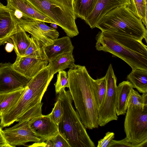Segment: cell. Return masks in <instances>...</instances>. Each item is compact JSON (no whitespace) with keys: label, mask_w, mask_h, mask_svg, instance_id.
I'll use <instances>...</instances> for the list:
<instances>
[{"label":"cell","mask_w":147,"mask_h":147,"mask_svg":"<svg viewBox=\"0 0 147 147\" xmlns=\"http://www.w3.org/2000/svg\"><path fill=\"white\" fill-rule=\"evenodd\" d=\"M115 137V134L113 132H108L102 138L98 141L97 147H107L111 140Z\"/></svg>","instance_id":"cell-32"},{"label":"cell","mask_w":147,"mask_h":147,"mask_svg":"<svg viewBox=\"0 0 147 147\" xmlns=\"http://www.w3.org/2000/svg\"><path fill=\"white\" fill-rule=\"evenodd\" d=\"M7 5L20 11L26 18L53 23L55 22L46 16L40 13L31 6L26 0H7Z\"/></svg>","instance_id":"cell-16"},{"label":"cell","mask_w":147,"mask_h":147,"mask_svg":"<svg viewBox=\"0 0 147 147\" xmlns=\"http://www.w3.org/2000/svg\"><path fill=\"white\" fill-rule=\"evenodd\" d=\"M2 114L0 112V120L1 119V118Z\"/></svg>","instance_id":"cell-36"},{"label":"cell","mask_w":147,"mask_h":147,"mask_svg":"<svg viewBox=\"0 0 147 147\" xmlns=\"http://www.w3.org/2000/svg\"><path fill=\"white\" fill-rule=\"evenodd\" d=\"M63 113L62 107L59 100L57 99L51 112L48 115L50 118L58 125L62 117Z\"/></svg>","instance_id":"cell-29"},{"label":"cell","mask_w":147,"mask_h":147,"mask_svg":"<svg viewBox=\"0 0 147 147\" xmlns=\"http://www.w3.org/2000/svg\"><path fill=\"white\" fill-rule=\"evenodd\" d=\"M132 105L139 106L142 107H147V95H140L133 88L130 91L127 102V108Z\"/></svg>","instance_id":"cell-27"},{"label":"cell","mask_w":147,"mask_h":147,"mask_svg":"<svg viewBox=\"0 0 147 147\" xmlns=\"http://www.w3.org/2000/svg\"><path fill=\"white\" fill-rule=\"evenodd\" d=\"M126 7L133 14L142 20L147 29L146 0H129V4Z\"/></svg>","instance_id":"cell-24"},{"label":"cell","mask_w":147,"mask_h":147,"mask_svg":"<svg viewBox=\"0 0 147 147\" xmlns=\"http://www.w3.org/2000/svg\"><path fill=\"white\" fill-rule=\"evenodd\" d=\"M57 99L63 110L62 117L57 125L59 133L70 147H95L78 113L73 108V99L69 90L61 89Z\"/></svg>","instance_id":"cell-4"},{"label":"cell","mask_w":147,"mask_h":147,"mask_svg":"<svg viewBox=\"0 0 147 147\" xmlns=\"http://www.w3.org/2000/svg\"><path fill=\"white\" fill-rule=\"evenodd\" d=\"M134 88L133 85L128 80L123 81L117 86L116 112L117 116L126 113L128 97L131 90Z\"/></svg>","instance_id":"cell-18"},{"label":"cell","mask_w":147,"mask_h":147,"mask_svg":"<svg viewBox=\"0 0 147 147\" xmlns=\"http://www.w3.org/2000/svg\"><path fill=\"white\" fill-rule=\"evenodd\" d=\"M107 147H137V146L128 141L125 137L119 140H112Z\"/></svg>","instance_id":"cell-30"},{"label":"cell","mask_w":147,"mask_h":147,"mask_svg":"<svg viewBox=\"0 0 147 147\" xmlns=\"http://www.w3.org/2000/svg\"><path fill=\"white\" fill-rule=\"evenodd\" d=\"M54 75L48 65L30 81L18 102L2 114L0 127H8L14 122L29 121L42 115L41 100Z\"/></svg>","instance_id":"cell-1"},{"label":"cell","mask_w":147,"mask_h":147,"mask_svg":"<svg viewBox=\"0 0 147 147\" xmlns=\"http://www.w3.org/2000/svg\"><path fill=\"white\" fill-rule=\"evenodd\" d=\"M53 43L45 47L46 55L49 61L61 54L73 52L74 47L68 36L53 40Z\"/></svg>","instance_id":"cell-17"},{"label":"cell","mask_w":147,"mask_h":147,"mask_svg":"<svg viewBox=\"0 0 147 147\" xmlns=\"http://www.w3.org/2000/svg\"><path fill=\"white\" fill-rule=\"evenodd\" d=\"M95 28L101 31L128 36L147 42V30L142 20L131 12L126 6L115 8L99 21Z\"/></svg>","instance_id":"cell-5"},{"label":"cell","mask_w":147,"mask_h":147,"mask_svg":"<svg viewBox=\"0 0 147 147\" xmlns=\"http://www.w3.org/2000/svg\"><path fill=\"white\" fill-rule=\"evenodd\" d=\"M92 86L95 100L98 110L104 100L107 90L105 77L96 80L92 79Z\"/></svg>","instance_id":"cell-25"},{"label":"cell","mask_w":147,"mask_h":147,"mask_svg":"<svg viewBox=\"0 0 147 147\" xmlns=\"http://www.w3.org/2000/svg\"><path fill=\"white\" fill-rule=\"evenodd\" d=\"M51 140L53 147H70L67 141L59 133Z\"/></svg>","instance_id":"cell-31"},{"label":"cell","mask_w":147,"mask_h":147,"mask_svg":"<svg viewBox=\"0 0 147 147\" xmlns=\"http://www.w3.org/2000/svg\"><path fill=\"white\" fill-rule=\"evenodd\" d=\"M33 8L60 27L72 38L79 32L76 23L74 0H26Z\"/></svg>","instance_id":"cell-6"},{"label":"cell","mask_w":147,"mask_h":147,"mask_svg":"<svg viewBox=\"0 0 147 147\" xmlns=\"http://www.w3.org/2000/svg\"><path fill=\"white\" fill-rule=\"evenodd\" d=\"M31 79L16 71L10 63H0V94L24 88Z\"/></svg>","instance_id":"cell-10"},{"label":"cell","mask_w":147,"mask_h":147,"mask_svg":"<svg viewBox=\"0 0 147 147\" xmlns=\"http://www.w3.org/2000/svg\"><path fill=\"white\" fill-rule=\"evenodd\" d=\"M49 61L31 56H17L13 67L22 75L32 79L47 66Z\"/></svg>","instance_id":"cell-13"},{"label":"cell","mask_w":147,"mask_h":147,"mask_svg":"<svg viewBox=\"0 0 147 147\" xmlns=\"http://www.w3.org/2000/svg\"><path fill=\"white\" fill-rule=\"evenodd\" d=\"M129 0H98L93 11L84 21L92 29L100 20L112 9L121 6H127Z\"/></svg>","instance_id":"cell-14"},{"label":"cell","mask_w":147,"mask_h":147,"mask_svg":"<svg viewBox=\"0 0 147 147\" xmlns=\"http://www.w3.org/2000/svg\"><path fill=\"white\" fill-rule=\"evenodd\" d=\"M124 131L127 140L137 147H147V107H127Z\"/></svg>","instance_id":"cell-7"},{"label":"cell","mask_w":147,"mask_h":147,"mask_svg":"<svg viewBox=\"0 0 147 147\" xmlns=\"http://www.w3.org/2000/svg\"><path fill=\"white\" fill-rule=\"evenodd\" d=\"M28 121L18 122L11 127L3 130V136L11 147L25 145L29 142H36L41 141L31 129Z\"/></svg>","instance_id":"cell-11"},{"label":"cell","mask_w":147,"mask_h":147,"mask_svg":"<svg viewBox=\"0 0 147 147\" xmlns=\"http://www.w3.org/2000/svg\"><path fill=\"white\" fill-rule=\"evenodd\" d=\"M55 91L57 94H59L62 88H69V82L66 72L63 70L58 72L57 80L54 84Z\"/></svg>","instance_id":"cell-28"},{"label":"cell","mask_w":147,"mask_h":147,"mask_svg":"<svg viewBox=\"0 0 147 147\" xmlns=\"http://www.w3.org/2000/svg\"><path fill=\"white\" fill-rule=\"evenodd\" d=\"M98 0H74V6L76 17L84 20L93 11Z\"/></svg>","instance_id":"cell-22"},{"label":"cell","mask_w":147,"mask_h":147,"mask_svg":"<svg viewBox=\"0 0 147 147\" xmlns=\"http://www.w3.org/2000/svg\"><path fill=\"white\" fill-rule=\"evenodd\" d=\"M2 128L0 126V147H11L3 136Z\"/></svg>","instance_id":"cell-34"},{"label":"cell","mask_w":147,"mask_h":147,"mask_svg":"<svg viewBox=\"0 0 147 147\" xmlns=\"http://www.w3.org/2000/svg\"><path fill=\"white\" fill-rule=\"evenodd\" d=\"M10 39L13 42L17 55L24 56L31 41L29 36L17 24L16 31Z\"/></svg>","instance_id":"cell-19"},{"label":"cell","mask_w":147,"mask_h":147,"mask_svg":"<svg viewBox=\"0 0 147 147\" xmlns=\"http://www.w3.org/2000/svg\"><path fill=\"white\" fill-rule=\"evenodd\" d=\"M25 88L0 94V112L2 114L16 103L22 95Z\"/></svg>","instance_id":"cell-23"},{"label":"cell","mask_w":147,"mask_h":147,"mask_svg":"<svg viewBox=\"0 0 147 147\" xmlns=\"http://www.w3.org/2000/svg\"><path fill=\"white\" fill-rule=\"evenodd\" d=\"M16 22L26 32L45 46L53 44V40L57 38L59 35L56 29L41 21L23 17Z\"/></svg>","instance_id":"cell-9"},{"label":"cell","mask_w":147,"mask_h":147,"mask_svg":"<svg viewBox=\"0 0 147 147\" xmlns=\"http://www.w3.org/2000/svg\"><path fill=\"white\" fill-rule=\"evenodd\" d=\"M95 38L97 50L120 58L132 70H147V47L142 41L125 35L101 31Z\"/></svg>","instance_id":"cell-3"},{"label":"cell","mask_w":147,"mask_h":147,"mask_svg":"<svg viewBox=\"0 0 147 147\" xmlns=\"http://www.w3.org/2000/svg\"><path fill=\"white\" fill-rule=\"evenodd\" d=\"M107 81V90L102 104L98 110V124L104 126L110 122L117 120L116 112L117 103V78L112 65L109 66L105 76Z\"/></svg>","instance_id":"cell-8"},{"label":"cell","mask_w":147,"mask_h":147,"mask_svg":"<svg viewBox=\"0 0 147 147\" xmlns=\"http://www.w3.org/2000/svg\"><path fill=\"white\" fill-rule=\"evenodd\" d=\"M40 141L38 142L33 144L29 146L35 147V146H41V147H53V143L51 140H48L46 141Z\"/></svg>","instance_id":"cell-33"},{"label":"cell","mask_w":147,"mask_h":147,"mask_svg":"<svg viewBox=\"0 0 147 147\" xmlns=\"http://www.w3.org/2000/svg\"><path fill=\"white\" fill-rule=\"evenodd\" d=\"M29 125L40 141L51 140L59 133L57 124L48 115L34 117L28 121Z\"/></svg>","instance_id":"cell-12"},{"label":"cell","mask_w":147,"mask_h":147,"mask_svg":"<svg viewBox=\"0 0 147 147\" xmlns=\"http://www.w3.org/2000/svg\"><path fill=\"white\" fill-rule=\"evenodd\" d=\"M17 24L7 6L0 2V46L9 40L16 32Z\"/></svg>","instance_id":"cell-15"},{"label":"cell","mask_w":147,"mask_h":147,"mask_svg":"<svg viewBox=\"0 0 147 147\" xmlns=\"http://www.w3.org/2000/svg\"><path fill=\"white\" fill-rule=\"evenodd\" d=\"M31 39L30 43L24 56H31L42 59H48L45 51V46L32 36Z\"/></svg>","instance_id":"cell-26"},{"label":"cell","mask_w":147,"mask_h":147,"mask_svg":"<svg viewBox=\"0 0 147 147\" xmlns=\"http://www.w3.org/2000/svg\"><path fill=\"white\" fill-rule=\"evenodd\" d=\"M14 49V46L13 43L7 42L5 47V49L8 52H10Z\"/></svg>","instance_id":"cell-35"},{"label":"cell","mask_w":147,"mask_h":147,"mask_svg":"<svg viewBox=\"0 0 147 147\" xmlns=\"http://www.w3.org/2000/svg\"><path fill=\"white\" fill-rule=\"evenodd\" d=\"M127 78L140 92L147 93V70L132 69Z\"/></svg>","instance_id":"cell-21"},{"label":"cell","mask_w":147,"mask_h":147,"mask_svg":"<svg viewBox=\"0 0 147 147\" xmlns=\"http://www.w3.org/2000/svg\"><path fill=\"white\" fill-rule=\"evenodd\" d=\"M72 53V51L63 53L50 60L48 65L50 74L54 75L59 71L69 68L75 64Z\"/></svg>","instance_id":"cell-20"},{"label":"cell","mask_w":147,"mask_h":147,"mask_svg":"<svg viewBox=\"0 0 147 147\" xmlns=\"http://www.w3.org/2000/svg\"><path fill=\"white\" fill-rule=\"evenodd\" d=\"M67 71L69 89L76 111L85 128H98V109L94 94L92 79L84 66L74 64Z\"/></svg>","instance_id":"cell-2"}]
</instances>
